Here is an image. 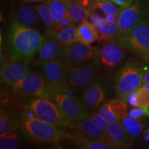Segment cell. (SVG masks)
<instances>
[{
  "label": "cell",
  "instance_id": "obj_25",
  "mask_svg": "<svg viewBox=\"0 0 149 149\" xmlns=\"http://www.w3.org/2000/svg\"><path fill=\"white\" fill-rule=\"evenodd\" d=\"M77 29V26L73 24V25L70 26L66 28L62 31H59L57 34L51 35H53L57 39V40L65 48L66 46L70 45V44H73L74 42H76Z\"/></svg>",
  "mask_w": 149,
  "mask_h": 149
},
{
  "label": "cell",
  "instance_id": "obj_28",
  "mask_svg": "<svg viewBox=\"0 0 149 149\" xmlns=\"http://www.w3.org/2000/svg\"><path fill=\"white\" fill-rule=\"evenodd\" d=\"M110 109L113 114L116 117L119 122L124 120L126 117L128 116V106L126 102L123 100H113L111 101L108 102Z\"/></svg>",
  "mask_w": 149,
  "mask_h": 149
},
{
  "label": "cell",
  "instance_id": "obj_16",
  "mask_svg": "<svg viewBox=\"0 0 149 149\" xmlns=\"http://www.w3.org/2000/svg\"><path fill=\"white\" fill-rule=\"evenodd\" d=\"M64 47L59 43L53 35L49 33L44 38L42 47L39 51V59L41 64L59 59Z\"/></svg>",
  "mask_w": 149,
  "mask_h": 149
},
{
  "label": "cell",
  "instance_id": "obj_30",
  "mask_svg": "<svg viewBox=\"0 0 149 149\" xmlns=\"http://www.w3.org/2000/svg\"><path fill=\"white\" fill-rule=\"evenodd\" d=\"M19 148V139L17 133H12L1 137L0 139L1 149H17Z\"/></svg>",
  "mask_w": 149,
  "mask_h": 149
},
{
  "label": "cell",
  "instance_id": "obj_9",
  "mask_svg": "<svg viewBox=\"0 0 149 149\" xmlns=\"http://www.w3.org/2000/svg\"><path fill=\"white\" fill-rule=\"evenodd\" d=\"M29 71V59L13 56L1 72V80L13 91L18 92Z\"/></svg>",
  "mask_w": 149,
  "mask_h": 149
},
{
  "label": "cell",
  "instance_id": "obj_11",
  "mask_svg": "<svg viewBox=\"0 0 149 149\" xmlns=\"http://www.w3.org/2000/svg\"><path fill=\"white\" fill-rule=\"evenodd\" d=\"M43 76L48 86V97L55 91H64L63 83L66 74V66L59 59L42 64ZM47 97V98H48Z\"/></svg>",
  "mask_w": 149,
  "mask_h": 149
},
{
  "label": "cell",
  "instance_id": "obj_4",
  "mask_svg": "<svg viewBox=\"0 0 149 149\" xmlns=\"http://www.w3.org/2000/svg\"><path fill=\"white\" fill-rule=\"evenodd\" d=\"M144 70L138 64L129 61L115 74V91L117 95L127 102L130 93L139 89L143 85Z\"/></svg>",
  "mask_w": 149,
  "mask_h": 149
},
{
  "label": "cell",
  "instance_id": "obj_36",
  "mask_svg": "<svg viewBox=\"0 0 149 149\" xmlns=\"http://www.w3.org/2000/svg\"><path fill=\"white\" fill-rule=\"evenodd\" d=\"M9 60L7 59V57L3 54L2 52L1 53V57H0V72L3 70L5 66H6L8 63Z\"/></svg>",
  "mask_w": 149,
  "mask_h": 149
},
{
  "label": "cell",
  "instance_id": "obj_21",
  "mask_svg": "<svg viewBox=\"0 0 149 149\" xmlns=\"http://www.w3.org/2000/svg\"><path fill=\"white\" fill-rule=\"evenodd\" d=\"M16 22L26 26H35L40 20V17L35 8L27 5L19 6L16 12Z\"/></svg>",
  "mask_w": 149,
  "mask_h": 149
},
{
  "label": "cell",
  "instance_id": "obj_37",
  "mask_svg": "<svg viewBox=\"0 0 149 149\" xmlns=\"http://www.w3.org/2000/svg\"><path fill=\"white\" fill-rule=\"evenodd\" d=\"M117 19H118V16L114 15H105L104 16L105 21L109 24L117 23Z\"/></svg>",
  "mask_w": 149,
  "mask_h": 149
},
{
  "label": "cell",
  "instance_id": "obj_12",
  "mask_svg": "<svg viewBox=\"0 0 149 149\" xmlns=\"http://www.w3.org/2000/svg\"><path fill=\"white\" fill-rule=\"evenodd\" d=\"M18 93L24 96L48 97L47 82L43 74L29 70Z\"/></svg>",
  "mask_w": 149,
  "mask_h": 149
},
{
  "label": "cell",
  "instance_id": "obj_13",
  "mask_svg": "<svg viewBox=\"0 0 149 149\" xmlns=\"http://www.w3.org/2000/svg\"><path fill=\"white\" fill-rule=\"evenodd\" d=\"M124 49L118 40L106 41L100 53V61L109 68L118 66L125 57Z\"/></svg>",
  "mask_w": 149,
  "mask_h": 149
},
{
  "label": "cell",
  "instance_id": "obj_6",
  "mask_svg": "<svg viewBox=\"0 0 149 149\" xmlns=\"http://www.w3.org/2000/svg\"><path fill=\"white\" fill-rule=\"evenodd\" d=\"M119 42L125 49L137 54L149 62V20H143Z\"/></svg>",
  "mask_w": 149,
  "mask_h": 149
},
{
  "label": "cell",
  "instance_id": "obj_24",
  "mask_svg": "<svg viewBox=\"0 0 149 149\" xmlns=\"http://www.w3.org/2000/svg\"><path fill=\"white\" fill-rule=\"evenodd\" d=\"M46 3L51 9L55 24L60 22L68 14L67 2L64 0H48Z\"/></svg>",
  "mask_w": 149,
  "mask_h": 149
},
{
  "label": "cell",
  "instance_id": "obj_27",
  "mask_svg": "<svg viewBox=\"0 0 149 149\" xmlns=\"http://www.w3.org/2000/svg\"><path fill=\"white\" fill-rule=\"evenodd\" d=\"M90 9H99L105 15H114L118 16L122 8L117 6V5L111 0H97L92 3Z\"/></svg>",
  "mask_w": 149,
  "mask_h": 149
},
{
  "label": "cell",
  "instance_id": "obj_17",
  "mask_svg": "<svg viewBox=\"0 0 149 149\" xmlns=\"http://www.w3.org/2000/svg\"><path fill=\"white\" fill-rule=\"evenodd\" d=\"M110 140L117 148L130 146L129 135L120 122H110L107 130Z\"/></svg>",
  "mask_w": 149,
  "mask_h": 149
},
{
  "label": "cell",
  "instance_id": "obj_44",
  "mask_svg": "<svg viewBox=\"0 0 149 149\" xmlns=\"http://www.w3.org/2000/svg\"></svg>",
  "mask_w": 149,
  "mask_h": 149
},
{
  "label": "cell",
  "instance_id": "obj_43",
  "mask_svg": "<svg viewBox=\"0 0 149 149\" xmlns=\"http://www.w3.org/2000/svg\"><path fill=\"white\" fill-rule=\"evenodd\" d=\"M64 1H66V2H68V1H71V0H64Z\"/></svg>",
  "mask_w": 149,
  "mask_h": 149
},
{
  "label": "cell",
  "instance_id": "obj_14",
  "mask_svg": "<svg viewBox=\"0 0 149 149\" xmlns=\"http://www.w3.org/2000/svg\"><path fill=\"white\" fill-rule=\"evenodd\" d=\"M143 20L142 9L137 3L133 4L128 8H122L117 19V25L122 36L131 31Z\"/></svg>",
  "mask_w": 149,
  "mask_h": 149
},
{
  "label": "cell",
  "instance_id": "obj_19",
  "mask_svg": "<svg viewBox=\"0 0 149 149\" xmlns=\"http://www.w3.org/2000/svg\"><path fill=\"white\" fill-rule=\"evenodd\" d=\"M20 122L21 120H18L13 112L1 107L0 111V137L13 133L20 126Z\"/></svg>",
  "mask_w": 149,
  "mask_h": 149
},
{
  "label": "cell",
  "instance_id": "obj_2",
  "mask_svg": "<svg viewBox=\"0 0 149 149\" xmlns=\"http://www.w3.org/2000/svg\"><path fill=\"white\" fill-rule=\"evenodd\" d=\"M20 128L24 135L37 141L57 144L62 139L69 140L70 134L35 116L22 117Z\"/></svg>",
  "mask_w": 149,
  "mask_h": 149
},
{
  "label": "cell",
  "instance_id": "obj_5",
  "mask_svg": "<svg viewBox=\"0 0 149 149\" xmlns=\"http://www.w3.org/2000/svg\"><path fill=\"white\" fill-rule=\"evenodd\" d=\"M26 109L33 116L59 128H71L74 122L61 113L56 104L49 99L37 98L30 100Z\"/></svg>",
  "mask_w": 149,
  "mask_h": 149
},
{
  "label": "cell",
  "instance_id": "obj_29",
  "mask_svg": "<svg viewBox=\"0 0 149 149\" xmlns=\"http://www.w3.org/2000/svg\"><path fill=\"white\" fill-rule=\"evenodd\" d=\"M35 8L38 13L40 19L42 20L44 25L48 29H51L55 25V22H54L53 17L52 15L51 9L48 5L46 2L40 3L37 4Z\"/></svg>",
  "mask_w": 149,
  "mask_h": 149
},
{
  "label": "cell",
  "instance_id": "obj_26",
  "mask_svg": "<svg viewBox=\"0 0 149 149\" xmlns=\"http://www.w3.org/2000/svg\"><path fill=\"white\" fill-rule=\"evenodd\" d=\"M120 122L126 131L127 132L128 135L131 137H135L139 136L144 128L142 123L140 122L139 119L129 116L126 117L124 120L120 121Z\"/></svg>",
  "mask_w": 149,
  "mask_h": 149
},
{
  "label": "cell",
  "instance_id": "obj_33",
  "mask_svg": "<svg viewBox=\"0 0 149 149\" xmlns=\"http://www.w3.org/2000/svg\"><path fill=\"white\" fill-rule=\"evenodd\" d=\"M98 112L109 123L113 122H119V121L117 120V119L116 118V117H115L111 112L108 102L104 103L103 105L99 109Z\"/></svg>",
  "mask_w": 149,
  "mask_h": 149
},
{
  "label": "cell",
  "instance_id": "obj_32",
  "mask_svg": "<svg viewBox=\"0 0 149 149\" xmlns=\"http://www.w3.org/2000/svg\"><path fill=\"white\" fill-rule=\"evenodd\" d=\"M88 117L97 126L101 128L104 131L107 132L109 123L99 113V112L92 113L91 114L89 115Z\"/></svg>",
  "mask_w": 149,
  "mask_h": 149
},
{
  "label": "cell",
  "instance_id": "obj_23",
  "mask_svg": "<svg viewBox=\"0 0 149 149\" xmlns=\"http://www.w3.org/2000/svg\"><path fill=\"white\" fill-rule=\"evenodd\" d=\"M100 34V40H119L122 36L117 23L109 24L104 19L95 26Z\"/></svg>",
  "mask_w": 149,
  "mask_h": 149
},
{
  "label": "cell",
  "instance_id": "obj_3",
  "mask_svg": "<svg viewBox=\"0 0 149 149\" xmlns=\"http://www.w3.org/2000/svg\"><path fill=\"white\" fill-rule=\"evenodd\" d=\"M101 71L100 59L75 66H66L63 83L64 91H81L99 78Z\"/></svg>",
  "mask_w": 149,
  "mask_h": 149
},
{
  "label": "cell",
  "instance_id": "obj_45",
  "mask_svg": "<svg viewBox=\"0 0 149 149\" xmlns=\"http://www.w3.org/2000/svg\"><path fill=\"white\" fill-rule=\"evenodd\" d=\"M148 20H149V19H148Z\"/></svg>",
  "mask_w": 149,
  "mask_h": 149
},
{
  "label": "cell",
  "instance_id": "obj_8",
  "mask_svg": "<svg viewBox=\"0 0 149 149\" xmlns=\"http://www.w3.org/2000/svg\"><path fill=\"white\" fill-rule=\"evenodd\" d=\"M100 53L95 47L74 42L63 49L59 59L66 66H75L98 59Z\"/></svg>",
  "mask_w": 149,
  "mask_h": 149
},
{
  "label": "cell",
  "instance_id": "obj_39",
  "mask_svg": "<svg viewBox=\"0 0 149 149\" xmlns=\"http://www.w3.org/2000/svg\"><path fill=\"white\" fill-rule=\"evenodd\" d=\"M149 84V69L145 72L143 78V84Z\"/></svg>",
  "mask_w": 149,
  "mask_h": 149
},
{
  "label": "cell",
  "instance_id": "obj_41",
  "mask_svg": "<svg viewBox=\"0 0 149 149\" xmlns=\"http://www.w3.org/2000/svg\"><path fill=\"white\" fill-rule=\"evenodd\" d=\"M22 1H26V2H42V1H45V0H22Z\"/></svg>",
  "mask_w": 149,
  "mask_h": 149
},
{
  "label": "cell",
  "instance_id": "obj_18",
  "mask_svg": "<svg viewBox=\"0 0 149 149\" xmlns=\"http://www.w3.org/2000/svg\"><path fill=\"white\" fill-rule=\"evenodd\" d=\"M69 140L72 141L80 148L83 149H112L117 148L111 142L99 139L85 137L80 134H70Z\"/></svg>",
  "mask_w": 149,
  "mask_h": 149
},
{
  "label": "cell",
  "instance_id": "obj_38",
  "mask_svg": "<svg viewBox=\"0 0 149 149\" xmlns=\"http://www.w3.org/2000/svg\"><path fill=\"white\" fill-rule=\"evenodd\" d=\"M96 1H97V0H81V2L82 3L84 6H85L86 7L90 9L91 6L92 5V3Z\"/></svg>",
  "mask_w": 149,
  "mask_h": 149
},
{
  "label": "cell",
  "instance_id": "obj_1",
  "mask_svg": "<svg viewBox=\"0 0 149 149\" xmlns=\"http://www.w3.org/2000/svg\"><path fill=\"white\" fill-rule=\"evenodd\" d=\"M44 37L33 28L14 21L8 34V46L10 54L15 57L28 59L39 53Z\"/></svg>",
  "mask_w": 149,
  "mask_h": 149
},
{
  "label": "cell",
  "instance_id": "obj_40",
  "mask_svg": "<svg viewBox=\"0 0 149 149\" xmlns=\"http://www.w3.org/2000/svg\"><path fill=\"white\" fill-rule=\"evenodd\" d=\"M143 137H144L145 140H149V129H146L144 133H143Z\"/></svg>",
  "mask_w": 149,
  "mask_h": 149
},
{
  "label": "cell",
  "instance_id": "obj_34",
  "mask_svg": "<svg viewBox=\"0 0 149 149\" xmlns=\"http://www.w3.org/2000/svg\"><path fill=\"white\" fill-rule=\"evenodd\" d=\"M128 116L139 119L143 117H149V109L147 106L139 107H133L128 112Z\"/></svg>",
  "mask_w": 149,
  "mask_h": 149
},
{
  "label": "cell",
  "instance_id": "obj_7",
  "mask_svg": "<svg viewBox=\"0 0 149 149\" xmlns=\"http://www.w3.org/2000/svg\"><path fill=\"white\" fill-rule=\"evenodd\" d=\"M48 99L53 101L61 113L72 122H79L89 116L88 109L79 98L62 91H55L51 93Z\"/></svg>",
  "mask_w": 149,
  "mask_h": 149
},
{
  "label": "cell",
  "instance_id": "obj_15",
  "mask_svg": "<svg viewBox=\"0 0 149 149\" xmlns=\"http://www.w3.org/2000/svg\"><path fill=\"white\" fill-rule=\"evenodd\" d=\"M70 128L85 137L111 142L107 132L104 131L101 128L97 126L88 117L79 122H74L73 126Z\"/></svg>",
  "mask_w": 149,
  "mask_h": 149
},
{
  "label": "cell",
  "instance_id": "obj_42",
  "mask_svg": "<svg viewBox=\"0 0 149 149\" xmlns=\"http://www.w3.org/2000/svg\"><path fill=\"white\" fill-rule=\"evenodd\" d=\"M142 86L145 89H146V90L149 92V84H144Z\"/></svg>",
  "mask_w": 149,
  "mask_h": 149
},
{
  "label": "cell",
  "instance_id": "obj_31",
  "mask_svg": "<svg viewBox=\"0 0 149 149\" xmlns=\"http://www.w3.org/2000/svg\"><path fill=\"white\" fill-rule=\"evenodd\" d=\"M73 24H74V23L72 22V19L70 18L69 14L68 13L67 15L60 22H59L58 24H55L51 29H49L48 33L52 35L57 34L59 31H62V30L66 29V28L70 26L71 25H73Z\"/></svg>",
  "mask_w": 149,
  "mask_h": 149
},
{
  "label": "cell",
  "instance_id": "obj_35",
  "mask_svg": "<svg viewBox=\"0 0 149 149\" xmlns=\"http://www.w3.org/2000/svg\"><path fill=\"white\" fill-rule=\"evenodd\" d=\"M115 4L120 6L122 8H128L133 5L134 0H111Z\"/></svg>",
  "mask_w": 149,
  "mask_h": 149
},
{
  "label": "cell",
  "instance_id": "obj_20",
  "mask_svg": "<svg viewBox=\"0 0 149 149\" xmlns=\"http://www.w3.org/2000/svg\"><path fill=\"white\" fill-rule=\"evenodd\" d=\"M100 39V34L96 27L91 22L86 20L79 24L77 29L76 42L91 45Z\"/></svg>",
  "mask_w": 149,
  "mask_h": 149
},
{
  "label": "cell",
  "instance_id": "obj_10",
  "mask_svg": "<svg viewBox=\"0 0 149 149\" xmlns=\"http://www.w3.org/2000/svg\"><path fill=\"white\" fill-rule=\"evenodd\" d=\"M109 93L108 80L99 77L81 90L79 100L88 109H95L109 99Z\"/></svg>",
  "mask_w": 149,
  "mask_h": 149
},
{
  "label": "cell",
  "instance_id": "obj_22",
  "mask_svg": "<svg viewBox=\"0 0 149 149\" xmlns=\"http://www.w3.org/2000/svg\"><path fill=\"white\" fill-rule=\"evenodd\" d=\"M68 13L74 24H81L89 18L90 9L82 4L81 1H71L67 2Z\"/></svg>",
  "mask_w": 149,
  "mask_h": 149
}]
</instances>
